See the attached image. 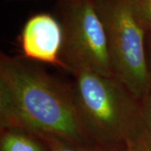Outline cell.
I'll return each instance as SVG.
<instances>
[{
    "label": "cell",
    "mask_w": 151,
    "mask_h": 151,
    "mask_svg": "<svg viewBox=\"0 0 151 151\" xmlns=\"http://www.w3.org/2000/svg\"><path fill=\"white\" fill-rule=\"evenodd\" d=\"M119 151H151V148L145 138L130 142Z\"/></svg>",
    "instance_id": "obj_10"
},
{
    "label": "cell",
    "mask_w": 151,
    "mask_h": 151,
    "mask_svg": "<svg viewBox=\"0 0 151 151\" xmlns=\"http://www.w3.org/2000/svg\"><path fill=\"white\" fill-rule=\"evenodd\" d=\"M135 19L148 34L151 33V0H127Z\"/></svg>",
    "instance_id": "obj_8"
},
{
    "label": "cell",
    "mask_w": 151,
    "mask_h": 151,
    "mask_svg": "<svg viewBox=\"0 0 151 151\" xmlns=\"http://www.w3.org/2000/svg\"><path fill=\"white\" fill-rule=\"evenodd\" d=\"M0 129L95 144L81 123L70 85L21 56L0 55Z\"/></svg>",
    "instance_id": "obj_1"
},
{
    "label": "cell",
    "mask_w": 151,
    "mask_h": 151,
    "mask_svg": "<svg viewBox=\"0 0 151 151\" xmlns=\"http://www.w3.org/2000/svg\"><path fill=\"white\" fill-rule=\"evenodd\" d=\"M145 50L147 65H148V70L150 72L151 79V33L149 34V37L147 40H145Z\"/></svg>",
    "instance_id": "obj_11"
},
{
    "label": "cell",
    "mask_w": 151,
    "mask_h": 151,
    "mask_svg": "<svg viewBox=\"0 0 151 151\" xmlns=\"http://www.w3.org/2000/svg\"><path fill=\"white\" fill-rule=\"evenodd\" d=\"M63 42L60 65L114 76L107 39L94 0H60Z\"/></svg>",
    "instance_id": "obj_4"
},
{
    "label": "cell",
    "mask_w": 151,
    "mask_h": 151,
    "mask_svg": "<svg viewBox=\"0 0 151 151\" xmlns=\"http://www.w3.org/2000/svg\"><path fill=\"white\" fill-rule=\"evenodd\" d=\"M37 137L45 142L49 151H116L97 144H79L54 135L40 134Z\"/></svg>",
    "instance_id": "obj_7"
},
{
    "label": "cell",
    "mask_w": 151,
    "mask_h": 151,
    "mask_svg": "<svg viewBox=\"0 0 151 151\" xmlns=\"http://www.w3.org/2000/svg\"><path fill=\"white\" fill-rule=\"evenodd\" d=\"M62 42L61 24L49 14L30 17L22 30L23 51L26 58L32 60L60 65Z\"/></svg>",
    "instance_id": "obj_5"
},
{
    "label": "cell",
    "mask_w": 151,
    "mask_h": 151,
    "mask_svg": "<svg viewBox=\"0 0 151 151\" xmlns=\"http://www.w3.org/2000/svg\"><path fill=\"white\" fill-rule=\"evenodd\" d=\"M103 24L113 75L141 101L149 92L145 29L127 0H94Z\"/></svg>",
    "instance_id": "obj_3"
},
{
    "label": "cell",
    "mask_w": 151,
    "mask_h": 151,
    "mask_svg": "<svg viewBox=\"0 0 151 151\" xmlns=\"http://www.w3.org/2000/svg\"><path fill=\"white\" fill-rule=\"evenodd\" d=\"M70 74L76 105L93 143L117 150L145 138L140 101L121 81L86 69Z\"/></svg>",
    "instance_id": "obj_2"
},
{
    "label": "cell",
    "mask_w": 151,
    "mask_h": 151,
    "mask_svg": "<svg viewBox=\"0 0 151 151\" xmlns=\"http://www.w3.org/2000/svg\"><path fill=\"white\" fill-rule=\"evenodd\" d=\"M140 107L144 137L151 148V86L149 92L140 101Z\"/></svg>",
    "instance_id": "obj_9"
},
{
    "label": "cell",
    "mask_w": 151,
    "mask_h": 151,
    "mask_svg": "<svg viewBox=\"0 0 151 151\" xmlns=\"http://www.w3.org/2000/svg\"><path fill=\"white\" fill-rule=\"evenodd\" d=\"M23 1H38V0H23Z\"/></svg>",
    "instance_id": "obj_12"
},
{
    "label": "cell",
    "mask_w": 151,
    "mask_h": 151,
    "mask_svg": "<svg viewBox=\"0 0 151 151\" xmlns=\"http://www.w3.org/2000/svg\"><path fill=\"white\" fill-rule=\"evenodd\" d=\"M0 151H49L43 140L18 129H1Z\"/></svg>",
    "instance_id": "obj_6"
}]
</instances>
